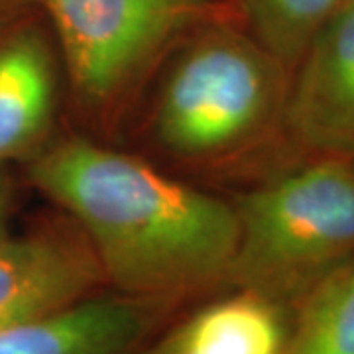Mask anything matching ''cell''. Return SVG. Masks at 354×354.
I'll list each match as a JSON object with an SVG mask.
<instances>
[{"mask_svg": "<svg viewBox=\"0 0 354 354\" xmlns=\"http://www.w3.org/2000/svg\"><path fill=\"white\" fill-rule=\"evenodd\" d=\"M28 4H32V0H0V14L10 12V10L22 8Z\"/></svg>", "mask_w": 354, "mask_h": 354, "instance_id": "4fadbf2b", "label": "cell"}, {"mask_svg": "<svg viewBox=\"0 0 354 354\" xmlns=\"http://www.w3.org/2000/svg\"><path fill=\"white\" fill-rule=\"evenodd\" d=\"M283 132L311 158L354 162V2H342L291 71Z\"/></svg>", "mask_w": 354, "mask_h": 354, "instance_id": "8992f818", "label": "cell"}, {"mask_svg": "<svg viewBox=\"0 0 354 354\" xmlns=\"http://www.w3.org/2000/svg\"><path fill=\"white\" fill-rule=\"evenodd\" d=\"M28 177L83 232L109 290L185 305L227 288L232 203L83 136L46 144Z\"/></svg>", "mask_w": 354, "mask_h": 354, "instance_id": "6da1fadb", "label": "cell"}, {"mask_svg": "<svg viewBox=\"0 0 354 354\" xmlns=\"http://www.w3.org/2000/svg\"><path fill=\"white\" fill-rule=\"evenodd\" d=\"M283 354H354V258L291 307Z\"/></svg>", "mask_w": 354, "mask_h": 354, "instance_id": "30bf717a", "label": "cell"}, {"mask_svg": "<svg viewBox=\"0 0 354 354\" xmlns=\"http://www.w3.org/2000/svg\"><path fill=\"white\" fill-rule=\"evenodd\" d=\"M179 307L104 290L53 315L0 329V354H146Z\"/></svg>", "mask_w": 354, "mask_h": 354, "instance_id": "ba28073f", "label": "cell"}, {"mask_svg": "<svg viewBox=\"0 0 354 354\" xmlns=\"http://www.w3.org/2000/svg\"><path fill=\"white\" fill-rule=\"evenodd\" d=\"M344 2H354V0H344Z\"/></svg>", "mask_w": 354, "mask_h": 354, "instance_id": "5bb4252c", "label": "cell"}, {"mask_svg": "<svg viewBox=\"0 0 354 354\" xmlns=\"http://www.w3.org/2000/svg\"><path fill=\"white\" fill-rule=\"evenodd\" d=\"M59 51L34 4L0 14V165L48 144L57 106Z\"/></svg>", "mask_w": 354, "mask_h": 354, "instance_id": "52a82bcc", "label": "cell"}, {"mask_svg": "<svg viewBox=\"0 0 354 354\" xmlns=\"http://www.w3.org/2000/svg\"><path fill=\"white\" fill-rule=\"evenodd\" d=\"M71 87L95 116H111L152 65L195 28L232 18L223 0H32ZM236 22V20H234Z\"/></svg>", "mask_w": 354, "mask_h": 354, "instance_id": "277c9868", "label": "cell"}, {"mask_svg": "<svg viewBox=\"0 0 354 354\" xmlns=\"http://www.w3.org/2000/svg\"><path fill=\"white\" fill-rule=\"evenodd\" d=\"M104 290L99 260L71 218L0 242V329L53 315Z\"/></svg>", "mask_w": 354, "mask_h": 354, "instance_id": "5b68a950", "label": "cell"}, {"mask_svg": "<svg viewBox=\"0 0 354 354\" xmlns=\"http://www.w3.org/2000/svg\"><path fill=\"white\" fill-rule=\"evenodd\" d=\"M291 73L230 18L195 28L165 75L153 134L191 164H225L283 130Z\"/></svg>", "mask_w": 354, "mask_h": 354, "instance_id": "7a4b0ae2", "label": "cell"}, {"mask_svg": "<svg viewBox=\"0 0 354 354\" xmlns=\"http://www.w3.org/2000/svg\"><path fill=\"white\" fill-rule=\"evenodd\" d=\"M290 325L288 305L225 288L185 317L171 319L146 354H283Z\"/></svg>", "mask_w": 354, "mask_h": 354, "instance_id": "9c48e42d", "label": "cell"}, {"mask_svg": "<svg viewBox=\"0 0 354 354\" xmlns=\"http://www.w3.org/2000/svg\"><path fill=\"white\" fill-rule=\"evenodd\" d=\"M242 30L288 71L344 0H223Z\"/></svg>", "mask_w": 354, "mask_h": 354, "instance_id": "8fae6325", "label": "cell"}, {"mask_svg": "<svg viewBox=\"0 0 354 354\" xmlns=\"http://www.w3.org/2000/svg\"><path fill=\"white\" fill-rule=\"evenodd\" d=\"M239 244L227 288L293 307L354 258V162L313 158L232 201Z\"/></svg>", "mask_w": 354, "mask_h": 354, "instance_id": "3957f363", "label": "cell"}, {"mask_svg": "<svg viewBox=\"0 0 354 354\" xmlns=\"http://www.w3.org/2000/svg\"><path fill=\"white\" fill-rule=\"evenodd\" d=\"M10 216H12V185L4 171V165H0V242L12 234Z\"/></svg>", "mask_w": 354, "mask_h": 354, "instance_id": "7c38bea8", "label": "cell"}]
</instances>
